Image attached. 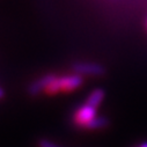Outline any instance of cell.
<instances>
[{"label":"cell","mask_w":147,"mask_h":147,"mask_svg":"<svg viewBox=\"0 0 147 147\" xmlns=\"http://www.w3.org/2000/svg\"><path fill=\"white\" fill-rule=\"evenodd\" d=\"M72 71L76 74L84 77L98 78L105 74V67L94 61H78L72 65Z\"/></svg>","instance_id":"3957f363"},{"label":"cell","mask_w":147,"mask_h":147,"mask_svg":"<svg viewBox=\"0 0 147 147\" xmlns=\"http://www.w3.org/2000/svg\"><path fill=\"white\" fill-rule=\"evenodd\" d=\"M97 116V109L88 105L87 103L80 104L72 115V123L79 129H86V126Z\"/></svg>","instance_id":"7a4b0ae2"},{"label":"cell","mask_w":147,"mask_h":147,"mask_svg":"<svg viewBox=\"0 0 147 147\" xmlns=\"http://www.w3.org/2000/svg\"><path fill=\"white\" fill-rule=\"evenodd\" d=\"M3 96H4V90H3L1 88H0V98H1Z\"/></svg>","instance_id":"9c48e42d"},{"label":"cell","mask_w":147,"mask_h":147,"mask_svg":"<svg viewBox=\"0 0 147 147\" xmlns=\"http://www.w3.org/2000/svg\"><path fill=\"white\" fill-rule=\"evenodd\" d=\"M84 85V78L76 73L71 74H64V76H56L55 79L49 84L47 89L44 90V94L53 96L60 93H72Z\"/></svg>","instance_id":"6da1fadb"},{"label":"cell","mask_w":147,"mask_h":147,"mask_svg":"<svg viewBox=\"0 0 147 147\" xmlns=\"http://www.w3.org/2000/svg\"><path fill=\"white\" fill-rule=\"evenodd\" d=\"M136 147H147V141H142V142H140L139 145H137Z\"/></svg>","instance_id":"ba28073f"},{"label":"cell","mask_w":147,"mask_h":147,"mask_svg":"<svg viewBox=\"0 0 147 147\" xmlns=\"http://www.w3.org/2000/svg\"><path fill=\"white\" fill-rule=\"evenodd\" d=\"M37 146L38 147H64L61 145L56 144L55 141H52L50 139H41V140H38Z\"/></svg>","instance_id":"52a82bcc"},{"label":"cell","mask_w":147,"mask_h":147,"mask_svg":"<svg viewBox=\"0 0 147 147\" xmlns=\"http://www.w3.org/2000/svg\"><path fill=\"white\" fill-rule=\"evenodd\" d=\"M56 76L57 74H53V73H48V74H44L41 78L36 79L28 86V94L30 96H37L41 93H44V90L47 89L49 84L55 79Z\"/></svg>","instance_id":"277c9868"},{"label":"cell","mask_w":147,"mask_h":147,"mask_svg":"<svg viewBox=\"0 0 147 147\" xmlns=\"http://www.w3.org/2000/svg\"><path fill=\"white\" fill-rule=\"evenodd\" d=\"M110 122L107 117L104 116H96L87 126L85 130H88V131H100V130H104L109 126Z\"/></svg>","instance_id":"8992f818"},{"label":"cell","mask_w":147,"mask_h":147,"mask_svg":"<svg viewBox=\"0 0 147 147\" xmlns=\"http://www.w3.org/2000/svg\"><path fill=\"white\" fill-rule=\"evenodd\" d=\"M104 98H105V90L103 88H94L87 95L85 103H87L88 105L94 107V108L97 109L103 103Z\"/></svg>","instance_id":"5b68a950"}]
</instances>
